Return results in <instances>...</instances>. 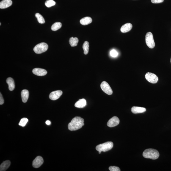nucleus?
I'll use <instances>...</instances> for the list:
<instances>
[{"instance_id": "nucleus-1", "label": "nucleus", "mask_w": 171, "mask_h": 171, "mask_svg": "<svg viewBox=\"0 0 171 171\" xmlns=\"http://www.w3.org/2000/svg\"><path fill=\"white\" fill-rule=\"evenodd\" d=\"M84 125V119L80 117H76L71 121L68 125V129L71 131H76L82 128Z\"/></svg>"}, {"instance_id": "nucleus-2", "label": "nucleus", "mask_w": 171, "mask_h": 171, "mask_svg": "<svg viewBox=\"0 0 171 171\" xmlns=\"http://www.w3.org/2000/svg\"><path fill=\"white\" fill-rule=\"evenodd\" d=\"M144 157L155 160L159 157V153L156 150L153 149H148L145 150L143 154Z\"/></svg>"}, {"instance_id": "nucleus-3", "label": "nucleus", "mask_w": 171, "mask_h": 171, "mask_svg": "<svg viewBox=\"0 0 171 171\" xmlns=\"http://www.w3.org/2000/svg\"><path fill=\"white\" fill-rule=\"evenodd\" d=\"M114 144L112 142H107L100 144L96 147L97 151L99 152H106L110 150L113 147Z\"/></svg>"}, {"instance_id": "nucleus-4", "label": "nucleus", "mask_w": 171, "mask_h": 171, "mask_svg": "<svg viewBox=\"0 0 171 171\" xmlns=\"http://www.w3.org/2000/svg\"><path fill=\"white\" fill-rule=\"evenodd\" d=\"M48 46L47 43H42L36 45L34 48L33 50L37 54H40L45 52L47 50Z\"/></svg>"}, {"instance_id": "nucleus-5", "label": "nucleus", "mask_w": 171, "mask_h": 171, "mask_svg": "<svg viewBox=\"0 0 171 171\" xmlns=\"http://www.w3.org/2000/svg\"><path fill=\"white\" fill-rule=\"evenodd\" d=\"M146 43L149 48H153L155 46V43L154 40L153 34L149 32L147 33L145 36Z\"/></svg>"}, {"instance_id": "nucleus-6", "label": "nucleus", "mask_w": 171, "mask_h": 171, "mask_svg": "<svg viewBox=\"0 0 171 171\" xmlns=\"http://www.w3.org/2000/svg\"><path fill=\"white\" fill-rule=\"evenodd\" d=\"M145 78L148 82L152 84H156L158 81V76L153 73H147L145 75Z\"/></svg>"}, {"instance_id": "nucleus-7", "label": "nucleus", "mask_w": 171, "mask_h": 171, "mask_svg": "<svg viewBox=\"0 0 171 171\" xmlns=\"http://www.w3.org/2000/svg\"><path fill=\"white\" fill-rule=\"evenodd\" d=\"M102 90L106 94L109 95H112L113 90L108 83L105 81H103L100 85Z\"/></svg>"}, {"instance_id": "nucleus-8", "label": "nucleus", "mask_w": 171, "mask_h": 171, "mask_svg": "<svg viewBox=\"0 0 171 171\" xmlns=\"http://www.w3.org/2000/svg\"><path fill=\"white\" fill-rule=\"evenodd\" d=\"M43 159L41 157H37L33 161L32 166L34 168H38L40 167L43 163Z\"/></svg>"}, {"instance_id": "nucleus-9", "label": "nucleus", "mask_w": 171, "mask_h": 171, "mask_svg": "<svg viewBox=\"0 0 171 171\" xmlns=\"http://www.w3.org/2000/svg\"><path fill=\"white\" fill-rule=\"evenodd\" d=\"M120 120L116 116H114L110 119L107 123V125L110 128L116 126L120 123Z\"/></svg>"}, {"instance_id": "nucleus-10", "label": "nucleus", "mask_w": 171, "mask_h": 171, "mask_svg": "<svg viewBox=\"0 0 171 171\" xmlns=\"http://www.w3.org/2000/svg\"><path fill=\"white\" fill-rule=\"evenodd\" d=\"M62 92L61 90H57L52 92L49 95V98L52 100H57L62 95Z\"/></svg>"}, {"instance_id": "nucleus-11", "label": "nucleus", "mask_w": 171, "mask_h": 171, "mask_svg": "<svg viewBox=\"0 0 171 171\" xmlns=\"http://www.w3.org/2000/svg\"><path fill=\"white\" fill-rule=\"evenodd\" d=\"M32 72L34 74L39 76H45L47 73L46 70L38 68L34 69L32 70Z\"/></svg>"}, {"instance_id": "nucleus-12", "label": "nucleus", "mask_w": 171, "mask_h": 171, "mask_svg": "<svg viewBox=\"0 0 171 171\" xmlns=\"http://www.w3.org/2000/svg\"><path fill=\"white\" fill-rule=\"evenodd\" d=\"M12 4L11 0H3L0 2V8L5 9L10 7Z\"/></svg>"}, {"instance_id": "nucleus-13", "label": "nucleus", "mask_w": 171, "mask_h": 171, "mask_svg": "<svg viewBox=\"0 0 171 171\" xmlns=\"http://www.w3.org/2000/svg\"><path fill=\"white\" fill-rule=\"evenodd\" d=\"M146 111L145 108L138 106H133L131 109V112L134 114L142 113L145 112Z\"/></svg>"}, {"instance_id": "nucleus-14", "label": "nucleus", "mask_w": 171, "mask_h": 171, "mask_svg": "<svg viewBox=\"0 0 171 171\" xmlns=\"http://www.w3.org/2000/svg\"><path fill=\"white\" fill-rule=\"evenodd\" d=\"M132 25L131 23H128L124 25L121 27L120 31L122 33H125L131 31L132 28Z\"/></svg>"}, {"instance_id": "nucleus-15", "label": "nucleus", "mask_w": 171, "mask_h": 171, "mask_svg": "<svg viewBox=\"0 0 171 171\" xmlns=\"http://www.w3.org/2000/svg\"><path fill=\"white\" fill-rule=\"evenodd\" d=\"M87 104L86 100L84 99H80L76 102L75 105V107L78 108H83L85 107Z\"/></svg>"}, {"instance_id": "nucleus-16", "label": "nucleus", "mask_w": 171, "mask_h": 171, "mask_svg": "<svg viewBox=\"0 0 171 171\" xmlns=\"http://www.w3.org/2000/svg\"><path fill=\"white\" fill-rule=\"evenodd\" d=\"M22 100L23 103H26L27 101L29 96V92L26 89H24L21 92Z\"/></svg>"}, {"instance_id": "nucleus-17", "label": "nucleus", "mask_w": 171, "mask_h": 171, "mask_svg": "<svg viewBox=\"0 0 171 171\" xmlns=\"http://www.w3.org/2000/svg\"><path fill=\"white\" fill-rule=\"evenodd\" d=\"M11 162L10 161L7 160L4 162L0 166V171H5L8 168L10 165Z\"/></svg>"}, {"instance_id": "nucleus-18", "label": "nucleus", "mask_w": 171, "mask_h": 171, "mask_svg": "<svg viewBox=\"0 0 171 171\" xmlns=\"http://www.w3.org/2000/svg\"><path fill=\"white\" fill-rule=\"evenodd\" d=\"M7 82L8 85L9 89L10 91H12L15 89V84L14 80L12 78L9 77L7 80Z\"/></svg>"}, {"instance_id": "nucleus-19", "label": "nucleus", "mask_w": 171, "mask_h": 171, "mask_svg": "<svg viewBox=\"0 0 171 171\" xmlns=\"http://www.w3.org/2000/svg\"><path fill=\"white\" fill-rule=\"evenodd\" d=\"M92 20L91 18L90 17H84L80 20V23L81 24L86 26L90 24L92 22Z\"/></svg>"}, {"instance_id": "nucleus-20", "label": "nucleus", "mask_w": 171, "mask_h": 171, "mask_svg": "<svg viewBox=\"0 0 171 171\" xmlns=\"http://www.w3.org/2000/svg\"><path fill=\"white\" fill-rule=\"evenodd\" d=\"M79 42V40L77 37H71L70 39L69 43L71 47H75L77 46Z\"/></svg>"}, {"instance_id": "nucleus-21", "label": "nucleus", "mask_w": 171, "mask_h": 171, "mask_svg": "<svg viewBox=\"0 0 171 171\" xmlns=\"http://www.w3.org/2000/svg\"><path fill=\"white\" fill-rule=\"evenodd\" d=\"M62 26L61 23L57 22L53 24L51 26V29L53 31H55L60 29Z\"/></svg>"}, {"instance_id": "nucleus-22", "label": "nucleus", "mask_w": 171, "mask_h": 171, "mask_svg": "<svg viewBox=\"0 0 171 171\" xmlns=\"http://www.w3.org/2000/svg\"><path fill=\"white\" fill-rule=\"evenodd\" d=\"M82 48L84 50V53L86 55L88 54L89 50V43L88 42L85 41L83 44Z\"/></svg>"}, {"instance_id": "nucleus-23", "label": "nucleus", "mask_w": 171, "mask_h": 171, "mask_svg": "<svg viewBox=\"0 0 171 171\" xmlns=\"http://www.w3.org/2000/svg\"><path fill=\"white\" fill-rule=\"evenodd\" d=\"M35 17L37 18L38 22L41 24H43L45 23L44 18L39 13L36 14Z\"/></svg>"}, {"instance_id": "nucleus-24", "label": "nucleus", "mask_w": 171, "mask_h": 171, "mask_svg": "<svg viewBox=\"0 0 171 171\" xmlns=\"http://www.w3.org/2000/svg\"><path fill=\"white\" fill-rule=\"evenodd\" d=\"M56 3L53 0H47L45 3V5L46 7L49 8L55 5Z\"/></svg>"}, {"instance_id": "nucleus-25", "label": "nucleus", "mask_w": 171, "mask_h": 171, "mask_svg": "<svg viewBox=\"0 0 171 171\" xmlns=\"http://www.w3.org/2000/svg\"><path fill=\"white\" fill-rule=\"evenodd\" d=\"M28 121V120L26 118H23L20 120L19 125L22 127H24L26 125Z\"/></svg>"}, {"instance_id": "nucleus-26", "label": "nucleus", "mask_w": 171, "mask_h": 171, "mask_svg": "<svg viewBox=\"0 0 171 171\" xmlns=\"http://www.w3.org/2000/svg\"><path fill=\"white\" fill-rule=\"evenodd\" d=\"M109 170L111 171H120V169L118 167L115 166H111L109 168Z\"/></svg>"}, {"instance_id": "nucleus-27", "label": "nucleus", "mask_w": 171, "mask_h": 171, "mask_svg": "<svg viewBox=\"0 0 171 171\" xmlns=\"http://www.w3.org/2000/svg\"><path fill=\"white\" fill-rule=\"evenodd\" d=\"M110 54L111 56L114 57H115L118 55V53L116 50H113L110 51Z\"/></svg>"}, {"instance_id": "nucleus-28", "label": "nucleus", "mask_w": 171, "mask_h": 171, "mask_svg": "<svg viewBox=\"0 0 171 171\" xmlns=\"http://www.w3.org/2000/svg\"><path fill=\"white\" fill-rule=\"evenodd\" d=\"M164 0H151V2L153 3L158 4L162 3Z\"/></svg>"}, {"instance_id": "nucleus-29", "label": "nucleus", "mask_w": 171, "mask_h": 171, "mask_svg": "<svg viewBox=\"0 0 171 171\" xmlns=\"http://www.w3.org/2000/svg\"><path fill=\"white\" fill-rule=\"evenodd\" d=\"M4 103V100L3 98L2 94H0V104L1 105L3 104Z\"/></svg>"}, {"instance_id": "nucleus-30", "label": "nucleus", "mask_w": 171, "mask_h": 171, "mask_svg": "<svg viewBox=\"0 0 171 171\" xmlns=\"http://www.w3.org/2000/svg\"><path fill=\"white\" fill-rule=\"evenodd\" d=\"M46 124L47 125H49L51 124V122L49 120H47L46 122Z\"/></svg>"}, {"instance_id": "nucleus-31", "label": "nucleus", "mask_w": 171, "mask_h": 171, "mask_svg": "<svg viewBox=\"0 0 171 171\" xmlns=\"http://www.w3.org/2000/svg\"><path fill=\"white\" fill-rule=\"evenodd\" d=\"M99 154H100L101 153V152H99Z\"/></svg>"}, {"instance_id": "nucleus-32", "label": "nucleus", "mask_w": 171, "mask_h": 171, "mask_svg": "<svg viewBox=\"0 0 171 171\" xmlns=\"http://www.w3.org/2000/svg\"><path fill=\"white\" fill-rule=\"evenodd\" d=\"M170 62H171V59H170Z\"/></svg>"}, {"instance_id": "nucleus-33", "label": "nucleus", "mask_w": 171, "mask_h": 171, "mask_svg": "<svg viewBox=\"0 0 171 171\" xmlns=\"http://www.w3.org/2000/svg\"><path fill=\"white\" fill-rule=\"evenodd\" d=\"M1 25V23H0V25Z\"/></svg>"}]
</instances>
